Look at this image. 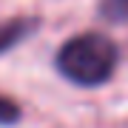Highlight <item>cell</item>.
I'll return each mask as SVG.
<instances>
[{"label": "cell", "mask_w": 128, "mask_h": 128, "mask_svg": "<svg viewBox=\"0 0 128 128\" xmlns=\"http://www.w3.org/2000/svg\"><path fill=\"white\" fill-rule=\"evenodd\" d=\"M54 66L60 77L77 88H100L117 74L120 48L108 34L82 32L74 34L57 48Z\"/></svg>", "instance_id": "cell-1"}, {"label": "cell", "mask_w": 128, "mask_h": 128, "mask_svg": "<svg viewBox=\"0 0 128 128\" xmlns=\"http://www.w3.org/2000/svg\"><path fill=\"white\" fill-rule=\"evenodd\" d=\"M37 26H40L37 17H9V20H0V54L12 51L14 46H20L26 37H32L37 32Z\"/></svg>", "instance_id": "cell-2"}, {"label": "cell", "mask_w": 128, "mask_h": 128, "mask_svg": "<svg viewBox=\"0 0 128 128\" xmlns=\"http://www.w3.org/2000/svg\"><path fill=\"white\" fill-rule=\"evenodd\" d=\"M20 120H23L20 102L14 100V97H9V94L0 91V128H12V125H17Z\"/></svg>", "instance_id": "cell-3"}, {"label": "cell", "mask_w": 128, "mask_h": 128, "mask_svg": "<svg viewBox=\"0 0 128 128\" xmlns=\"http://www.w3.org/2000/svg\"><path fill=\"white\" fill-rule=\"evenodd\" d=\"M97 12L108 23H128V0H100Z\"/></svg>", "instance_id": "cell-4"}]
</instances>
